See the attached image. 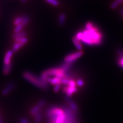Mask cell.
I'll return each mask as SVG.
<instances>
[{
  "label": "cell",
  "mask_w": 123,
  "mask_h": 123,
  "mask_svg": "<svg viewBox=\"0 0 123 123\" xmlns=\"http://www.w3.org/2000/svg\"><path fill=\"white\" fill-rule=\"evenodd\" d=\"M83 37L80 42L89 46H98L103 42V34L94 25L88 30L82 31Z\"/></svg>",
  "instance_id": "cell-1"
},
{
  "label": "cell",
  "mask_w": 123,
  "mask_h": 123,
  "mask_svg": "<svg viewBox=\"0 0 123 123\" xmlns=\"http://www.w3.org/2000/svg\"><path fill=\"white\" fill-rule=\"evenodd\" d=\"M22 76L27 81L40 89L45 90L48 89L49 85L42 82L39 76H37L32 72L28 71H25L23 73Z\"/></svg>",
  "instance_id": "cell-2"
},
{
  "label": "cell",
  "mask_w": 123,
  "mask_h": 123,
  "mask_svg": "<svg viewBox=\"0 0 123 123\" xmlns=\"http://www.w3.org/2000/svg\"><path fill=\"white\" fill-rule=\"evenodd\" d=\"M83 51H78L74 53L69 54L64 57V63L72 64L76 60L80 58L83 55Z\"/></svg>",
  "instance_id": "cell-3"
},
{
  "label": "cell",
  "mask_w": 123,
  "mask_h": 123,
  "mask_svg": "<svg viewBox=\"0 0 123 123\" xmlns=\"http://www.w3.org/2000/svg\"><path fill=\"white\" fill-rule=\"evenodd\" d=\"M15 87V84L14 83L11 82L8 84L2 90V94L4 96L7 95L12 91Z\"/></svg>",
  "instance_id": "cell-4"
},
{
  "label": "cell",
  "mask_w": 123,
  "mask_h": 123,
  "mask_svg": "<svg viewBox=\"0 0 123 123\" xmlns=\"http://www.w3.org/2000/svg\"><path fill=\"white\" fill-rule=\"evenodd\" d=\"M13 53L12 50H9L6 52L4 59V65H7L11 63V59L13 56Z\"/></svg>",
  "instance_id": "cell-5"
},
{
  "label": "cell",
  "mask_w": 123,
  "mask_h": 123,
  "mask_svg": "<svg viewBox=\"0 0 123 123\" xmlns=\"http://www.w3.org/2000/svg\"><path fill=\"white\" fill-rule=\"evenodd\" d=\"M63 90L64 93L66 94L67 97L69 98L71 97L73 94L78 91V89H77L76 87H70L68 86H65Z\"/></svg>",
  "instance_id": "cell-6"
},
{
  "label": "cell",
  "mask_w": 123,
  "mask_h": 123,
  "mask_svg": "<svg viewBox=\"0 0 123 123\" xmlns=\"http://www.w3.org/2000/svg\"><path fill=\"white\" fill-rule=\"evenodd\" d=\"M65 99L66 100V102L68 103L69 108H70L72 111H74V112L76 113L78 110V107H77L76 104L73 101L72 99H71L70 98L67 97V96L65 97Z\"/></svg>",
  "instance_id": "cell-7"
},
{
  "label": "cell",
  "mask_w": 123,
  "mask_h": 123,
  "mask_svg": "<svg viewBox=\"0 0 123 123\" xmlns=\"http://www.w3.org/2000/svg\"><path fill=\"white\" fill-rule=\"evenodd\" d=\"M61 79L57 77H50L47 79V83L51 84L52 85L55 86L57 84H61Z\"/></svg>",
  "instance_id": "cell-8"
},
{
  "label": "cell",
  "mask_w": 123,
  "mask_h": 123,
  "mask_svg": "<svg viewBox=\"0 0 123 123\" xmlns=\"http://www.w3.org/2000/svg\"><path fill=\"white\" fill-rule=\"evenodd\" d=\"M12 64L11 63L7 65H4L3 67V74L4 75H8L12 71Z\"/></svg>",
  "instance_id": "cell-9"
},
{
  "label": "cell",
  "mask_w": 123,
  "mask_h": 123,
  "mask_svg": "<svg viewBox=\"0 0 123 123\" xmlns=\"http://www.w3.org/2000/svg\"><path fill=\"white\" fill-rule=\"evenodd\" d=\"M72 41L73 42V43L74 45L75 48L78 51H82L83 46L80 41L78 40L77 38L75 37H74L72 38Z\"/></svg>",
  "instance_id": "cell-10"
},
{
  "label": "cell",
  "mask_w": 123,
  "mask_h": 123,
  "mask_svg": "<svg viewBox=\"0 0 123 123\" xmlns=\"http://www.w3.org/2000/svg\"><path fill=\"white\" fill-rule=\"evenodd\" d=\"M41 112H42L41 108H40L37 104L33 106L32 107V108L30 110V113L32 115V116H33V117L34 116V115H36V114H38V113H40Z\"/></svg>",
  "instance_id": "cell-11"
},
{
  "label": "cell",
  "mask_w": 123,
  "mask_h": 123,
  "mask_svg": "<svg viewBox=\"0 0 123 123\" xmlns=\"http://www.w3.org/2000/svg\"><path fill=\"white\" fill-rule=\"evenodd\" d=\"M117 53L119 56L117 60L118 64L123 69V50L121 49H117Z\"/></svg>",
  "instance_id": "cell-12"
},
{
  "label": "cell",
  "mask_w": 123,
  "mask_h": 123,
  "mask_svg": "<svg viewBox=\"0 0 123 123\" xmlns=\"http://www.w3.org/2000/svg\"><path fill=\"white\" fill-rule=\"evenodd\" d=\"M25 44L21 43H17V42H15V43L13 44L12 48V51L13 52H17L19 49L22 48L23 46H24Z\"/></svg>",
  "instance_id": "cell-13"
},
{
  "label": "cell",
  "mask_w": 123,
  "mask_h": 123,
  "mask_svg": "<svg viewBox=\"0 0 123 123\" xmlns=\"http://www.w3.org/2000/svg\"><path fill=\"white\" fill-rule=\"evenodd\" d=\"M66 15L65 13H61L59 15V24L60 26H63L65 23V21H66Z\"/></svg>",
  "instance_id": "cell-14"
},
{
  "label": "cell",
  "mask_w": 123,
  "mask_h": 123,
  "mask_svg": "<svg viewBox=\"0 0 123 123\" xmlns=\"http://www.w3.org/2000/svg\"><path fill=\"white\" fill-rule=\"evenodd\" d=\"M33 117L34 122L36 123H40L43 118V115L42 114V112H41L36 115H34Z\"/></svg>",
  "instance_id": "cell-15"
},
{
  "label": "cell",
  "mask_w": 123,
  "mask_h": 123,
  "mask_svg": "<svg viewBox=\"0 0 123 123\" xmlns=\"http://www.w3.org/2000/svg\"><path fill=\"white\" fill-rule=\"evenodd\" d=\"M60 67H61L62 69L65 72L67 73L69 72V70H70L71 67V64H69V63H64V64L62 65Z\"/></svg>",
  "instance_id": "cell-16"
},
{
  "label": "cell",
  "mask_w": 123,
  "mask_h": 123,
  "mask_svg": "<svg viewBox=\"0 0 123 123\" xmlns=\"http://www.w3.org/2000/svg\"><path fill=\"white\" fill-rule=\"evenodd\" d=\"M15 42H17V43H21L24 44H26L28 41V39L27 37H18L15 38Z\"/></svg>",
  "instance_id": "cell-17"
},
{
  "label": "cell",
  "mask_w": 123,
  "mask_h": 123,
  "mask_svg": "<svg viewBox=\"0 0 123 123\" xmlns=\"http://www.w3.org/2000/svg\"><path fill=\"white\" fill-rule=\"evenodd\" d=\"M123 2V0H115V1H114L111 4V5H110L111 9H115V8H117V6Z\"/></svg>",
  "instance_id": "cell-18"
},
{
  "label": "cell",
  "mask_w": 123,
  "mask_h": 123,
  "mask_svg": "<svg viewBox=\"0 0 123 123\" xmlns=\"http://www.w3.org/2000/svg\"><path fill=\"white\" fill-rule=\"evenodd\" d=\"M26 35H27V34L26 32L21 31L20 32H18V33H14L12 34V37L15 39V38H16L25 37Z\"/></svg>",
  "instance_id": "cell-19"
},
{
  "label": "cell",
  "mask_w": 123,
  "mask_h": 123,
  "mask_svg": "<svg viewBox=\"0 0 123 123\" xmlns=\"http://www.w3.org/2000/svg\"><path fill=\"white\" fill-rule=\"evenodd\" d=\"M29 21H30V18L28 15H24L23 17H22L21 24L24 26L28 24Z\"/></svg>",
  "instance_id": "cell-20"
},
{
  "label": "cell",
  "mask_w": 123,
  "mask_h": 123,
  "mask_svg": "<svg viewBox=\"0 0 123 123\" xmlns=\"http://www.w3.org/2000/svg\"><path fill=\"white\" fill-rule=\"evenodd\" d=\"M23 27H24V26H23L22 24H20L18 25L17 26H15V27L14 29V32L18 33V32H21L22 30Z\"/></svg>",
  "instance_id": "cell-21"
},
{
  "label": "cell",
  "mask_w": 123,
  "mask_h": 123,
  "mask_svg": "<svg viewBox=\"0 0 123 123\" xmlns=\"http://www.w3.org/2000/svg\"><path fill=\"white\" fill-rule=\"evenodd\" d=\"M45 1L47 3L51 4L52 5L54 6H58L60 4V3L57 0H45Z\"/></svg>",
  "instance_id": "cell-22"
},
{
  "label": "cell",
  "mask_w": 123,
  "mask_h": 123,
  "mask_svg": "<svg viewBox=\"0 0 123 123\" xmlns=\"http://www.w3.org/2000/svg\"><path fill=\"white\" fill-rule=\"evenodd\" d=\"M46 104V101L45 99H42L40 100V101L37 102V105L42 108H43L45 106Z\"/></svg>",
  "instance_id": "cell-23"
},
{
  "label": "cell",
  "mask_w": 123,
  "mask_h": 123,
  "mask_svg": "<svg viewBox=\"0 0 123 123\" xmlns=\"http://www.w3.org/2000/svg\"><path fill=\"white\" fill-rule=\"evenodd\" d=\"M22 22V17H18L17 18H15V20L13 21V24L15 26H17L18 25L21 24Z\"/></svg>",
  "instance_id": "cell-24"
},
{
  "label": "cell",
  "mask_w": 123,
  "mask_h": 123,
  "mask_svg": "<svg viewBox=\"0 0 123 123\" xmlns=\"http://www.w3.org/2000/svg\"><path fill=\"white\" fill-rule=\"evenodd\" d=\"M70 79H68L67 78H63V79H61V85H66L67 86L68 84L69 83V80Z\"/></svg>",
  "instance_id": "cell-25"
},
{
  "label": "cell",
  "mask_w": 123,
  "mask_h": 123,
  "mask_svg": "<svg viewBox=\"0 0 123 123\" xmlns=\"http://www.w3.org/2000/svg\"><path fill=\"white\" fill-rule=\"evenodd\" d=\"M94 26V24L92 23V22H87L86 25H85V29H86V30H88V29H91L92 27Z\"/></svg>",
  "instance_id": "cell-26"
},
{
  "label": "cell",
  "mask_w": 123,
  "mask_h": 123,
  "mask_svg": "<svg viewBox=\"0 0 123 123\" xmlns=\"http://www.w3.org/2000/svg\"><path fill=\"white\" fill-rule=\"evenodd\" d=\"M76 82H75L74 80L72 79H70L69 80V82L67 86L70 87H76Z\"/></svg>",
  "instance_id": "cell-27"
},
{
  "label": "cell",
  "mask_w": 123,
  "mask_h": 123,
  "mask_svg": "<svg viewBox=\"0 0 123 123\" xmlns=\"http://www.w3.org/2000/svg\"><path fill=\"white\" fill-rule=\"evenodd\" d=\"M75 37L76 38H77L78 40L79 41H81L82 38L83 37V33H82V31H79L78 32V33H77L76 34V35L75 36Z\"/></svg>",
  "instance_id": "cell-28"
},
{
  "label": "cell",
  "mask_w": 123,
  "mask_h": 123,
  "mask_svg": "<svg viewBox=\"0 0 123 123\" xmlns=\"http://www.w3.org/2000/svg\"><path fill=\"white\" fill-rule=\"evenodd\" d=\"M61 88V84H57L56 85L54 86L53 88V91L55 92V93H57L59 91Z\"/></svg>",
  "instance_id": "cell-29"
},
{
  "label": "cell",
  "mask_w": 123,
  "mask_h": 123,
  "mask_svg": "<svg viewBox=\"0 0 123 123\" xmlns=\"http://www.w3.org/2000/svg\"><path fill=\"white\" fill-rule=\"evenodd\" d=\"M76 84L80 87H82L84 86V82L82 79H79L77 80V81L76 82Z\"/></svg>",
  "instance_id": "cell-30"
},
{
  "label": "cell",
  "mask_w": 123,
  "mask_h": 123,
  "mask_svg": "<svg viewBox=\"0 0 123 123\" xmlns=\"http://www.w3.org/2000/svg\"><path fill=\"white\" fill-rule=\"evenodd\" d=\"M20 123H29V121L28 118L25 117H21L19 120Z\"/></svg>",
  "instance_id": "cell-31"
},
{
  "label": "cell",
  "mask_w": 123,
  "mask_h": 123,
  "mask_svg": "<svg viewBox=\"0 0 123 123\" xmlns=\"http://www.w3.org/2000/svg\"><path fill=\"white\" fill-rule=\"evenodd\" d=\"M0 123H4V121H3V119L2 117L1 113H0Z\"/></svg>",
  "instance_id": "cell-32"
},
{
  "label": "cell",
  "mask_w": 123,
  "mask_h": 123,
  "mask_svg": "<svg viewBox=\"0 0 123 123\" xmlns=\"http://www.w3.org/2000/svg\"><path fill=\"white\" fill-rule=\"evenodd\" d=\"M120 12L121 16L122 17V18H123V8H122L120 10Z\"/></svg>",
  "instance_id": "cell-33"
},
{
  "label": "cell",
  "mask_w": 123,
  "mask_h": 123,
  "mask_svg": "<svg viewBox=\"0 0 123 123\" xmlns=\"http://www.w3.org/2000/svg\"><path fill=\"white\" fill-rule=\"evenodd\" d=\"M21 1L23 3H25L27 2V0H21Z\"/></svg>",
  "instance_id": "cell-34"
}]
</instances>
